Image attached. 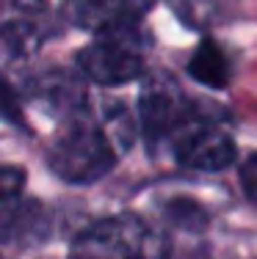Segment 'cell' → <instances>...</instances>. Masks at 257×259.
I'll return each instance as SVG.
<instances>
[{
  "instance_id": "cell-1",
  "label": "cell",
  "mask_w": 257,
  "mask_h": 259,
  "mask_svg": "<svg viewBox=\"0 0 257 259\" xmlns=\"http://www.w3.org/2000/svg\"><path fill=\"white\" fill-rule=\"evenodd\" d=\"M119 146L102 121L89 116H75L61 127L56 144L50 149V168L64 182L89 185L97 182L116 165Z\"/></svg>"
},
{
  "instance_id": "cell-2",
  "label": "cell",
  "mask_w": 257,
  "mask_h": 259,
  "mask_svg": "<svg viewBox=\"0 0 257 259\" xmlns=\"http://www.w3.org/2000/svg\"><path fill=\"white\" fill-rule=\"evenodd\" d=\"M169 240L138 215L89 224L72 243V259H166Z\"/></svg>"
},
{
  "instance_id": "cell-3",
  "label": "cell",
  "mask_w": 257,
  "mask_h": 259,
  "mask_svg": "<svg viewBox=\"0 0 257 259\" xmlns=\"http://www.w3.org/2000/svg\"><path fill=\"white\" fill-rule=\"evenodd\" d=\"M78 66L91 83L125 85L144 75V41L136 25L111 28L97 33L94 41L78 53Z\"/></svg>"
},
{
  "instance_id": "cell-4",
  "label": "cell",
  "mask_w": 257,
  "mask_h": 259,
  "mask_svg": "<svg viewBox=\"0 0 257 259\" xmlns=\"http://www.w3.org/2000/svg\"><path fill=\"white\" fill-rule=\"evenodd\" d=\"M171 152L177 163L194 171H222L235 163V141L213 121L186 119L171 133Z\"/></svg>"
},
{
  "instance_id": "cell-5",
  "label": "cell",
  "mask_w": 257,
  "mask_h": 259,
  "mask_svg": "<svg viewBox=\"0 0 257 259\" xmlns=\"http://www.w3.org/2000/svg\"><path fill=\"white\" fill-rule=\"evenodd\" d=\"M141 124L150 138L171 135L188 119L186 97L180 85L166 75H152L141 91Z\"/></svg>"
},
{
  "instance_id": "cell-6",
  "label": "cell",
  "mask_w": 257,
  "mask_h": 259,
  "mask_svg": "<svg viewBox=\"0 0 257 259\" xmlns=\"http://www.w3.org/2000/svg\"><path fill=\"white\" fill-rule=\"evenodd\" d=\"M150 6L152 0H83L78 9V22L102 33L111 28L136 25V20Z\"/></svg>"
},
{
  "instance_id": "cell-7",
  "label": "cell",
  "mask_w": 257,
  "mask_h": 259,
  "mask_svg": "<svg viewBox=\"0 0 257 259\" xmlns=\"http://www.w3.org/2000/svg\"><path fill=\"white\" fill-rule=\"evenodd\" d=\"M47 226V215L39 204H25L20 199H11L0 204V240L14 243L25 237H42Z\"/></svg>"
},
{
  "instance_id": "cell-8",
  "label": "cell",
  "mask_w": 257,
  "mask_h": 259,
  "mask_svg": "<svg viewBox=\"0 0 257 259\" xmlns=\"http://www.w3.org/2000/svg\"><path fill=\"white\" fill-rule=\"evenodd\" d=\"M188 75L197 80L199 85L224 89L230 83V61L216 41L205 39V41H199L194 55L188 58Z\"/></svg>"
},
{
  "instance_id": "cell-9",
  "label": "cell",
  "mask_w": 257,
  "mask_h": 259,
  "mask_svg": "<svg viewBox=\"0 0 257 259\" xmlns=\"http://www.w3.org/2000/svg\"><path fill=\"white\" fill-rule=\"evenodd\" d=\"M0 47L9 55H30L39 47V30L28 20L9 22L0 28Z\"/></svg>"
},
{
  "instance_id": "cell-10",
  "label": "cell",
  "mask_w": 257,
  "mask_h": 259,
  "mask_svg": "<svg viewBox=\"0 0 257 259\" xmlns=\"http://www.w3.org/2000/svg\"><path fill=\"white\" fill-rule=\"evenodd\" d=\"M22 190H25V171L20 165L0 163V204L11 199H20Z\"/></svg>"
},
{
  "instance_id": "cell-11",
  "label": "cell",
  "mask_w": 257,
  "mask_h": 259,
  "mask_svg": "<svg viewBox=\"0 0 257 259\" xmlns=\"http://www.w3.org/2000/svg\"><path fill=\"white\" fill-rule=\"evenodd\" d=\"M241 188H243V193L257 204V155H252L241 165Z\"/></svg>"
},
{
  "instance_id": "cell-12",
  "label": "cell",
  "mask_w": 257,
  "mask_h": 259,
  "mask_svg": "<svg viewBox=\"0 0 257 259\" xmlns=\"http://www.w3.org/2000/svg\"><path fill=\"white\" fill-rule=\"evenodd\" d=\"M17 9L20 11H28V14H33V11H45V0H14Z\"/></svg>"
},
{
  "instance_id": "cell-13",
  "label": "cell",
  "mask_w": 257,
  "mask_h": 259,
  "mask_svg": "<svg viewBox=\"0 0 257 259\" xmlns=\"http://www.w3.org/2000/svg\"><path fill=\"white\" fill-rule=\"evenodd\" d=\"M0 94H3V83H0Z\"/></svg>"
},
{
  "instance_id": "cell-14",
  "label": "cell",
  "mask_w": 257,
  "mask_h": 259,
  "mask_svg": "<svg viewBox=\"0 0 257 259\" xmlns=\"http://www.w3.org/2000/svg\"><path fill=\"white\" fill-rule=\"evenodd\" d=\"M0 259H3V256H0Z\"/></svg>"
}]
</instances>
